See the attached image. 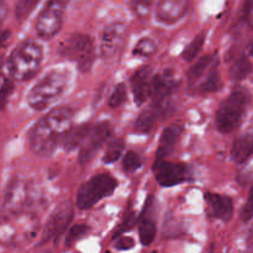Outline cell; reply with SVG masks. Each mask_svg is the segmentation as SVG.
<instances>
[{"label": "cell", "mask_w": 253, "mask_h": 253, "mask_svg": "<svg viewBox=\"0 0 253 253\" xmlns=\"http://www.w3.org/2000/svg\"><path fill=\"white\" fill-rule=\"evenodd\" d=\"M73 110L68 106L54 108L40 119L30 131V146L32 152L40 157H48L63 142L72 128Z\"/></svg>", "instance_id": "1"}, {"label": "cell", "mask_w": 253, "mask_h": 253, "mask_svg": "<svg viewBox=\"0 0 253 253\" xmlns=\"http://www.w3.org/2000/svg\"><path fill=\"white\" fill-rule=\"evenodd\" d=\"M43 49L34 40H25L14 47L5 61L7 74L16 82L31 81L41 68Z\"/></svg>", "instance_id": "2"}, {"label": "cell", "mask_w": 253, "mask_h": 253, "mask_svg": "<svg viewBox=\"0 0 253 253\" xmlns=\"http://www.w3.org/2000/svg\"><path fill=\"white\" fill-rule=\"evenodd\" d=\"M68 82L69 77L66 72L58 69L47 72L27 93V104L34 110H46L61 98L68 86Z\"/></svg>", "instance_id": "3"}, {"label": "cell", "mask_w": 253, "mask_h": 253, "mask_svg": "<svg viewBox=\"0 0 253 253\" xmlns=\"http://www.w3.org/2000/svg\"><path fill=\"white\" fill-rule=\"evenodd\" d=\"M250 105V94L245 89L234 90L221 104L215 115V126L221 133H231L240 126Z\"/></svg>", "instance_id": "4"}, {"label": "cell", "mask_w": 253, "mask_h": 253, "mask_svg": "<svg viewBox=\"0 0 253 253\" xmlns=\"http://www.w3.org/2000/svg\"><path fill=\"white\" fill-rule=\"evenodd\" d=\"M59 54L77 64L82 73L90 71L95 61V47L90 36L84 34H72L66 37L58 48Z\"/></svg>", "instance_id": "5"}, {"label": "cell", "mask_w": 253, "mask_h": 253, "mask_svg": "<svg viewBox=\"0 0 253 253\" xmlns=\"http://www.w3.org/2000/svg\"><path fill=\"white\" fill-rule=\"evenodd\" d=\"M118 184V180L108 173L94 175L79 188L77 193V207L81 210L90 209L104 198L110 197Z\"/></svg>", "instance_id": "6"}, {"label": "cell", "mask_w": 253, "mask_h": 253, "mask_svg": "<svg viewBox=\"0 0 253 253\" xmlns=\"http://www.w3.org/2000/svg\"><path fill=\"white\" fill-rule=\"evenodd\" d=\"M69 1L71 0H48L44 4L35 24V31L40 39L47 41L58 34Z\"/></svg>", "instance_id": "7"}, {"label": "cell", "mask_w": 253, "mask_h": 253, "mask_svg": "<svg viewBox=\"0 0 253 253\" xmlns=\"http://www.w3.org/2000/svg\"><path fill=\"white\" fill-rule=\"evenodd\" d=\"M36 220L32 215L21 211H10L0 219V244L14 245L32 235Z\"/></svg>", "instance_id": "8"}, {"label": "cell", "mask_w": 253, "mask_h": 253, "mask_svg": "<svg viewBox=\"0 0 253 253\" xmlns=\"http://www.w3.org/2000/svg\"><path fill=\"white\" fill-rule=\"evenodd\" d=\"M153 173L158 184L166 188L182 184L192 178V170L187 165L166 160H156Z\"/></svg>", "instance_id": "9"}, {"label": "cell", "mask_w": 253, "mask_h": 253, "mask_svg": "<svg viewBox=\"0 0 253 253\" xmlns=\"http://www.w3.org/2000/svg\"><path fill=\"white\" fill-rule=\"evenodd\" d=\"M74 216L73 205L69 202H63L54 208L46 222L42 234L41 244L51 240H57L66 232Z\"/></svg>", "instance_id": "10"}, {"label": "cell", "mask_w": 253, "mask_h": 253, "mask_svg": "<svg viewBox=\"0 0 253 253\" xmlns=\"http://www.w3.org/2000/svg\"><path fill=\"white\" fill-rule=\"evenodd\" d=\"M175 88H177V81H175L174 73L170 69H166L153 76L152 90H151L152 105L151 106L160 111L161 114L165 113Z\"/></svg>", "instance_id": "11"}, {"label": "cell", "mask_w": 253, "mask_h": 253, "mask_svg": "<svg viewBox=\"0 0 253 253\" xmlns=\"http://www.w3.org/2000/svg\"><path fill=\"white\" fill-rule=\"evenodd\" d=\"M126 32L127 27L124 22H113L105 26L100 36V47L101 57L105 59H111L120 52L126 40Z\"/></svg>", "instance_id": "12"}, {"label": "cell", "mask_w": 253, "mask_h": 253, "mask_svg": "<svg viewBox=\"0 0 253 253\" xmlns=\"http://www.w3.org/2000/svg\"><path fill=\"white\" fill-rule=\"evenodd\" d=\"M110 133V124L106 123V121H103V123H99L95 126H93L88 137L85 138L84 143L82 145L81 151H79V162L82 165L90 162L94 156L98 153V151H100L101 147L105 145Z\"/></svg>", "instance_id": "13"}, {"label": "cell", "mask_w": 253, "mask_h": 253, "mask_svg": "<svg viewBox=\"0 0 253 253\" xmlns=\"http://www.w3.org/2000/svg\"><path fill=\"white\" fill-rule=\"evenodd\" d=\"M189 0H160L156 7V19L163 25H174L185 16Z\"/></svg>", "instance_id": "14"}, {"label": "cell", "mask_w": 253, "mask_h": 253, "mask_svg": "<svg viewBox=\"0 0 253 253\" xmlns=\"http://www.w3.org/2000/svg\"><path fill=\"white\" fill-rule=\"evenodd\" d=\"M152 69L145 66L136 71L130 79L131 90L133 94V100L137 106L143 105L151 98V90H152Z\"/></svg>", "instance_id": "15"}, {"label": "cell", "mask_w": 253, "mask_h": 253, "mask_svg": "<svg viewBox=\"0 0 253 253\" xmlns=\"http://www.w3.org/2000/svg\"><path fill=\"white\" fill-rule=\"evenodd\" d=\"M31 198V189L26 182L15 179L7 185L4 197V204L9 211H21Z\"/></svg>", "instance_id": "16"}, {"label": "cell", "mask_w": 253, "mask_h": 253, "mask_svg": "<svg viewBox=\"0 0 253 253\" xmlns=\"http://www.w3.org/2000/svg\"><path fill=\"white\" fill-rule=\"evenodd\" d=\"M204 199L208 204L209 215L222 222L231 220L234 215V200L229 195L217 193H205Z\"/></svg>", "instance_id": "17"}, {"label": "cell", "mask_w": 253, "mask_h": 253, "mask_svg": "<svg viewBox=\"0 0 253 253\" xmlns=\"http://www.w3.org/2000/svg\"><path fill=\"white\" fill-rule=\"evenodd\" d=\"M152 202L153 197H148V199H146L143 211L138 217V236L143 246H150L155 241L156 234H157V225H156L155 219L151 216Z\"/></svg>", "instance_id": "18"}, {"label": "cell", "mask_w": 253, "mask_h": 253, "mask_svg": "<svg viewBox=\"0 0 253 253\" xmlns=\"http://www.w3.org/2000/svg\"><path fill=\"white\" fill-rule=\"evenodd\" d=\"M182 133L183 126L180 125H170L166 127L161 133L157 152H156V160H166V157L174 151V147L180 140Z\"/></svg>", "instance_id": "19"}, {"label": "cell", "mask_w": 253, "mask_h": 253, "mask_svg": "<svg viewBox=\"0 0 253 253\" xmlns=\"http://www.w3.org/2000/svg\"><path fill=\"white\" fill-rule=\"evenodd\" d=\"M253 155V133H244L234 141L231 158L237 165L247 162Z\"/></svg>", "instance_id": "20"}, {"label": "cell", "mask_w": 253, "mask_h": 253, "mask_svg": "<svg viewBox=\"0 0 253 253\" xmlns=\"http://www.w3.org/2000/svg\"><path fill=\"white\" fill-rule=\"evenodd\" d=\"M217 62V56L215 54H208V56L202 57L197 61V63L193 64L190 67V69L188 71V82H189V85L193 86L198 83V82L202 81L205 77V74L209 72V69L214 66Z\"/></svg>", "instance_id": "21"}, {"label": "cell", "mask_w": 253, "mask_h": 253, "mask_svg": "<svg viewBox=\"0 0 253 253\" xmlns=\"http://www.w3.org/2000/svg\"><path fill=\"white\" fill-rule=\"evenodd\" d=\"M91 127H93V126L89 125V124H83V125H79L77 126V127H72L71 130L68 131V133L66 135V137H64L63 142H62L64 151L72 152V151H74L76 148L82 147V145L84 143L85 138L88 137Z\"/></svg>", "instance_id": "22"}, {"label": "cell", "mask_w": 253, "mask_h": 253, "mask_svg": "<svg viewBox=\"0 0 253 253\" xmlns=\"http://www.w3.org/2000/svg\"><path fill=\"white\" fill-rule=\"evenodd\" d=\"M221 89V78L219 73V61L209 69L204 78L200 81L199 85L197 86V93L209 94Z\"/></svg>", "instance_id": "23"}, {"label": "cell", "mask_w": 253, "mask_h": 253, "mask_svg": "<svg viewBox=\"0 0 253 253\" xmlns=\"http://www.w3.org/2000/svg\"><path fill=\"white\" fill-rule=\"evenodd\" d=\"M161 115L160 111L156 110L155 108L151 106L150 109H146L138 115V118L135 121V131L140 133H147L152 130L156 120Z\"/></svg>", "instance_id": "24"}, {"label": "cell", "mask_w": 253, "mask_h": 253, "mask_svg": "<svg viewBox=\"0 0 253 253\" xmlns=\"http://www.w3.org/2000/svg\"><path fill=\"white\" fill-rule=\"evenodd\" d=\"M4 59L0 58V111L6 106L12 91H14V79L6 77L4 74Z\"/></svg>", "instance_id": "25"}, {"label": "cell", "mask_w": 253, "mask_h": 253, "mask_svg": "<svg viewBox=\"0 0 253 253\" xmlns=\"http://www.w3.org/2000/svg\"><path fill=\"white\" fill-rule=\"evenodd\" d=\"M252 72V63L246 56H241L230 67V77L234 81L241 82L246 79Z\"/></svg>", "instance_id": "26"}, {"label": "cell", "mask_w": 253, "mask_h": 253, "mask_svg": "<svg viewBox=\"0 0 253 253\" xmlns=\"http://www.w3.org/2000/svg\"><path fill=\"white\" fill-rule=\"evenodd\" d=\"M205 40H207V32H200L199 35H197V36L184 47V49H183L182 52V58L187 62H190L193 61V59L197 58V56L199 54V52L202 51L203 46H204Z\"/></svg>", "instance_id": "27"}, {"label": "cell", "mask_w": 253, "mask_h": 253, "mask_svg": "<svg viewBox=\"0 0 253 253\" xmlns=\"http://www.w3.org/2000/svg\"><path fill=\"white\" fill-rule=\"evenodd\" d=\"M124 150H125V142L120 138H115V140L108 143V147H106L105 153H104L103 162L108 163V165L118 162L121 156H123Z\"/></svg>", "instance_id": "28"}, {"label": "cell", "mask_w": 253, "mask_h": 253, "mask_svg": "<svg viewBox=\"0 0 253 253\" xmlns=\"http://www.w3.org/2000/svg\"><path fill=\"white\" fill-rule=\"evenodd\" d=\"M157 52V43L151 37H142L133 47V56L137 57H151Z\"/></svg>", "instance_id": "29"}, {"label": "cell", "mask_w": 253, "mask_h": 253, "mask_svg": "<svg viewBox=\"0 0 253 253\" xmlns=\"http://www.w3.org/2000/svg\"><path fill=\"white\" fill-rule=\"evenodd\" d=\"M137 222H138V217H137V215H136V212L132 211V210L127 211L126 212V215H125V217H124L123 221L120 222V225L116 227L115 232H114L113 239L116 240L118 237L123 236L125 232L131 231V230L135 227V225L137 224Z\"/></svg>", "instance_id": "30"}, {"label": "cell", "mask_w": 253, "mask_h": 253, "mask_svg": "<svg viewBox=\"0 0 253 253\" xmlns=\"http://www.w3.org/2000/svg\"><path fill=\"white\" fill-rule=\"evenodd\" d=\"M39 2L40 0H17L16 7H15V16L17 21L21 22L26 20Z\"/></svg>", "instance_id": "31"}, {"label": "cell", "mask_w": 253, "mask_h": 253, "mask_svg": "<svg viewBox=\"0 0 253 253\" xmlns=\"http://www.w3.org/2000/svg\"><path fill=\"white\" fill-rule=\"evenodd\" d=\"M89 226L85 224H78L74 225L69 229L68 234L66 236V246L71 247L76 244L77 241H79L81 239H83L86 234L89 232Z\"/></svg>", "instance_id": "32"}, {"label": "cell", "mask_w": 253, "mask_h": 253, "mask_svg": "<svg viewBox=\"0 0 253 253\" xmlns=\"http://www.w3.org/2000/svg\"><path fill=\"white\" fill-rule=\"evenodd\" d=\"M127 100V90H126V85L124 83L118 84L115 89L111 93L110 98H109V105L110 108L116 109L120 108L125 101Z\"/></svg>", "instance_id": "33"}, {"label": "cell", "mask_w": 253, "mask_h": 253, "mask_svg": "<svg viewBox=\"0 0 253 253\" xmlns=\"http://www.w3.org/2000/svg\"><path fill=\"white\" fill-rule=\"evenodd\" d=\"M141 166H142V158L137 155L133 151H130V152L126 153L124 156L123 160V168L125 172L127 173H133L137 169H140Z\"/></svg>", "instance_id": "34"}, {"label": "cell", "mask_w": 253, "mask_h": 253, "mask_svg": "<svg viewBox=\"0 0 253 253\" xmlns=\"http://www.w3.org/2000/svg\"><path fill=\"white\" fill-rule=\"evenodd\" d=\"M153 0H131V9L138 19H146L152 9Z\"/></svg>", "instance_id": "35"}, {"label": "cell", "mask_w": 253, "mask_h": 253, "mask_svg": "<svg viewBox=\"0 0 253 253\" xmlns=\"http://www.w3.org/2000/svg\"><path fill=\"white\" fill-rule=\"evenodd\" d=\"M241 219L245 222H249L250 220L253 219V187L250 190L246 203H245L244 208H242Z\"/></svg>", "instance_id": "36"}, {"label": "cell", "mask_w": 253, "mask_h": 253, "mask_svg": "<svg viewBox=\"0 0 253 253\" xmlns=\"http://www.w3.org/2000/svg\"><path fill=\"white\" fill-rule=\"evenodd\" d=\"M135 246V240L132 237H127V236H120L116 241V250L119 251H127V250H131L132 247Z\"/></svg>", "instance_id": "37"}, {"label": "cell", "mask_w": 253, "mask_h": 253, "mask_svg": "<svg viewBox=\"0 0 253 253\" xmlns=\"http://www.w3.org/2000/svg\"><path fill=\"white\" fill-rule=\"evenodd\" d=\"M7 16V5L5 0H0V27L4 24L5 19Z\"/></svg>", "instance_id": "38"}, {"label": "cell", "mask_w": 253, "mask_h": 253, "mask_svg": "<svg viewBox=\"0 0 253 253\" xmlns=\"http://www.w3.org/2000/svg\"><path fill=\"white\" fill-rule=\"evenodd\" d=\"M10 36H11V32L9 30H4V31H0V49L7 43V41L10 40Z\"/></svg>", "instance_id": "39"}, {"label": "cell", "mask_w": 253, "mask_h": 253, "mask_svg": "<svg viewBox=\"0 0 253 253\" xmlns=\"http://www.w3.org/2000/svg\"><path fill=\"white\" fill-rule=\"evenodd\" d=\"M250 53H251V56L253 57V43H252V46H251V49H250Z\"/></svg>", "instance_id": "40"}]
</instances>
